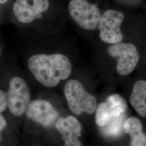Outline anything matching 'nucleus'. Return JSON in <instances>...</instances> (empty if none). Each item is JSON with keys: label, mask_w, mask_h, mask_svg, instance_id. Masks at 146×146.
Masks as SVG:
<instances>
[{"label": "nucleus", "mask_w": 146, "mask_h": 146, "mask_svg": "<svg viewBox=\"0 0 146 146\" xmlns=\"http://www.w3.org/2000/svg\"><path fill=\"white\" fill-rule=\"evenodd\" d=\"M7 125V123L5 117L1 114H0V139L1 137V133L5 130Z\"/></svg>", "instance_id": "2eb2a0df"}, {"label": "nucleus", "mask_w": 146, "mask_h": 146, "mask_svg": "<svg viewBox=\"0 0 146 146\" xmlns=\"http://www.w3.org/2000/svg\"><path fill=\"white\" fill-rule=\"evenodd\" d=\"M146 82L139 80L134 84L130 97V103L142 116L146 115Z\"/></svg>", "instance_id": "f8f14e48"}, {"label": "nucleus", "mask_w": 146, "mask_h": 146, "mask_svg": "<svg viewBox=\"0 0 146 146\" xmlns=\"http://www.w3.org/2000/svg\"><path fill=\"white\" fill-rule=\"evenodd\" d=\"M56 128L62 135L64 146H83L78 140L82 125L75 117L72 116L60 117L56 122Z\"/></svg>", "instance_id": "1a4fd4ad"}, {"label": "nucleus", "mask_w": 146, "mask_h": 146, "mask_svg": "<svg viewBox=\"0 0 146 146\" xmlns=\"http://www.w3.org/2000/svg\"><path fill=\"white\" fill-rule=\"evenodd\" d=\"M8 0H0V4L5 3L6 2H7Z\"/></svg>", "instance_id": "dca6fc26"}, {"label": "nucleus", "mask_w": 146, "mask_h": 146, "mask_svg": "<svg viewBox=\"0 0 146 146\" xmlns=\"http://www.w3.org/2000/svg\"><path fill=\"white\" fill-rule=\"evenodd\" d=\"M8 107L12 114L22 115L31 101V93L26 82L20 77L11 78L7 94Z\"/></svg>", "instance_id": "39448f33"}, {"label": "nucleus", "mask_w": 146, "mask_h": 146, "mask_svg": "<svg viewBox=\"0 0 146 146\" xmlns=\"http://www.w3.org/2000/svg\"><path fill=\"white\" fill-rule=\"evenodd\" d=\"M8 107L7 94L0 89V113L5 111Z\"/></svg>", "instance_id": "4468645a"}, {"label": "nucleus", "mask_w": 146, "mask_h": 146, "mask_svg": "<svg viewBox=\"0 0 146 146\" xmlns=\"http://www.w3.org/2000/svg\"><path fill=\"white\" fill-rule=\"evenodd\" d=\"M64 94L69 108L76 115H81L84 112L91 114L96 108L95 98L76 80H69L66 83Z\"/></svg>", "instance_id": "f03ea898"}, {"label": "nucleus", "mask_w": 146, "mask_h": 146, "mask_svg": "<svg viewBox=\"0 0 146 146\" xmlns=\"http://www.w3.org/2000/svg\"><path fill=\"white\" fill-rule=\"evenodd\" d=\"M25 111L30 119L46 127L52 126L58 117V110L45 100H35L30 102Z\"/></svg>", "instance_id": "0eeeda50"}, {"label": "nucleus", "mask_w": 146, "mask_h": 146, "mask_svg": "<svg viewBox=\"0 0 146 146\" xmlns=\"http://www.w3.org/2000/svg\"><path fill=\"white\" fill-rule=\"evenodd\" d=\"M48 0H16L13 6V12L17 19L21 23H29L35 19H40L42 13L49 8Z\"/></svg>", "instance_id": "6e6552de"}, {"label": "nucleus", "mask_w": 146, "mask_h": 146, "mask_svg": "<svg viewBox=\"0 0 146 146\" xmlns=\"http://www.w3.org/2000/svg\"><path fill=\"white\" fill-rule=\"evenodd\" d=\"M28 66L35 78L43 85L52 88L70 76L72 67L66 56L57 53L36 54L28 61Z\"/></svg>", "instance_id": "f257e3e1"}, {"label": "nucleus", "mask_w": 146, "mask_h": 146, "mask_svg": "<svg viewBox=\"0 0 146 146\" xmlns=\"http://www.w3.org/2000/svg\"><path fill=\"white\" fill-rule=\"evenodd\" d=\"M108 52L110 56L117 60V71L123 76L132 73L140 60L137 48L131 43L120 42L111 44L108 48Z\"/></svg>", "instance_id": "20e7f679"}, {"label": "nucleus", "mask_w": 146, "mask_h": 146, "mask_svg": "<svg viewBox=\"0 0 146 146\" xmlns=\"http://www.w3.org/2000/svg\"><path fill=\"white\" fill-rule=\"evenodd\" d=\"M124 18L122 13L115 10L106 11L101 15L98 28L100 37L102 41L108 44H114L123 40L121 26Z\"/></svg>", "instance_id": "423d86ee"}, {"label": "nucleus", "mask_w": 146, "mask_h": 146, "mask_svg": "<svg viewBox=\"0 0 146 146\" xmlns=\"http://www.w3.org/2000/svg\"><path fill=\"white\" fill-rule=\"evenodd\" d=\"M69 11L73 20L81 28L94 31L98 28L101 13L96 5L87 0H72Z\"/></svg>", "instance_id": "7ed1b4c3"}, {"label": "nucleus", "mask_w": 146, "mask_h": 146, "mask_svg": "<svg viewBox=\"0 0 146 146\" xmlns=\"http://www.w3.org/2000/svg\"><path fill=\"white\" fill-rule=\"evenodd\" d=\"M0 55H1V48H0Z\"/></svg>", "instance_id": "f3484780"}, {"label": "nucleus", "mask_w": 146, "mask_h": 146, "mask_svg": "<svg viewBox=\"0 0 146 146\" xmlns=\"http://www.w3.org/2000/svg\"><path fill=\"white\" fill-rule=\"evenodd\" d=\"M142 129V124L138 119L131 117L125 120L124 131L131 136V146H146V135Z\"/></svg>", "instance_id": "9b49d317"}, {"label": "nucleus", "mask_w": 146, "mask_h": 146, "mask_svg": "<svg viewBox=\"0 0 146 146\" xmlns=\"http://www.w3.org/2000/svg\"><path fill=\"white\" fill-rule=\"evenodd\" d=\"M127 109L125 100L119 94L110 96L104 102L101 103L97 108V113L101 119L110 121L113 117L125 113Z\"/></svg>", "instance_id": "9d476101"}, {"label": "nucleus", "mask_w": 146, "mask_h": 146, "mask_svg": "<svg viewBox=\"0 0 146 146\" xmlns=\"http://www.w3.org/2000/svg\"><path fill=\"white\" fill-rule=\"evenodd\" d=\"M125 117V113L113 117L106 125L100 127L102 134L108 137H117L122 135L124 132Z\"/></svg>", "instance_id": "ddd939ff"}]
</instances>
